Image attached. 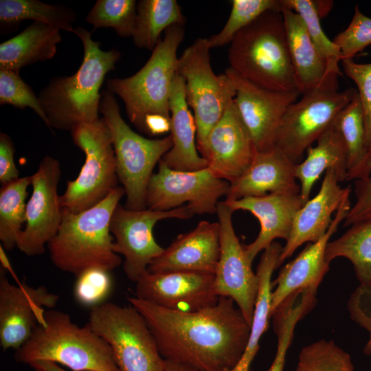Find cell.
<instances>
[{"instance_id":"obj_10","label":"cell","mask_w":371,"mask_h":371,"mask_svg":"<svg viewBox=\"0 0 371 371\" xmlns=\"http://www.w3.org/2000/svg\"><path fill=\"white\" fill-rule=\"evenodd\" d=\"M210 47L205 38H198L178 59L177 73L185 82L187 103L194 111L196 146L201 155L207 136L220 120L236 90L225 73L216 75L210 65Z\"/></svg>"},{"instance_id":"obj_3","label":"cell","mask_w":371,"mask_h":371,"mask_svg":"<svg viewBox=\"0 0 371 371\" xmlns=\"http://www.w3.org/2000/svg\"><path fill=\"white\" fill-rule=\"evenodd\" d=\"M124 194L123 187L117 186L87 210L74 213L63 208L60 225L47 244L51 260L58 269L78 276L91 268L111 271L120 265L122 259L113 249L110 223Z\"/></svg>"},{"instance_id":"obj_22","label":"cell","mask_w":371,"mask_h":371,"mask_svg":"<svg viewBox=\"0 0 371 371\" xmlns=\"http://www.w3.org/2000/svg\"><path fill=\"white\" fill-rule=\"evenodd\" d=\"M218 222L200 221L192 231L179 235L152 261L150 273L190 271L214 273L220 257Z\"/></svg>"},{"instance_id":"obj_15","label":"cell","mask_w":371,"mask_h":371,"mask_svg":"<svg viewBox=\"0 0 371 371\" xmlns=\"http://www.w3.org/2000/svg\"><path fill=\"white\" fill-rule=\"evenodd\" d=\"M60 176L58 161L49 155L30 176L32 196L26 205L25 227L17 248L29 256L44 253L45 246L56 235L62 221V207L57 188Z\"/></svg>"},{"instance_id":"obj_44","label":"cell","mask_w":371,"mask_h":371,"mask_svg":"<svg viewBox=\"0 0 371 371\" xmlns=\"http://www.w3.org/2000/svg\"><path fill=\"white\" fill-rule=\"evenodd\" d=\"M346 75L357 87L366 128V144L371 151V63H357L352 59L341 60Z\"/></svg>"},{"instance_id":"obj_34","label":"cell","mask_w":371,"mask_h":371,"mask_svg":"<svg viewBox=\"0 0 371 371\" xmlns=\"http://www.w3.org/2000/svg\"><path fill=\"white\" fill-rule=\"evenodd\" d=\"M30 176L18 178L0 189V240L4 249L11 250L17 246L26 221L27 188Z\"/></svg>"},{"instance_id":"obj_40","label":"cell","mask_w":371,"mask_h":371,"mask_svg":"<svg viewBox=\"0 0 371 371\" xmlns=\"http://www.w3.org/2000/svg\"><path fill=\"white\" fill-rule=\"evenodd\" d=\"M0 104H10L21 109L30 108L48 126L38 95L24 82L18 71L0 69Z\"/></svg>"},{"instance_id":"obj_7","label":"cell","mask_w":371,"mask_h":371,"mask_svg":"<svg viewBox=\"0 0 371 371\" xmlns=\"http://www.w3.org/2000/svg\"><path fill=\"white\" fill-rule=\"evenodd\" d=\"M100 112L111 132L118 180L126 195L124 207L142 210L146 207V188L153 168L172 146L171 135L148 139L135 131L123 120L113 93H101Z\"/></svg>"},{"instance_id":"obj_31","label":"cell","mask_w":371,"mask_h":371,"mask_svg":"<svg viewBox=\"0 0 371 371\" xmlns=\"http://www.w3.org/2000/svg\"><path fill=\"white\" fill-rule=\"evenodd\" d=\"M185 17L175 0H141L137 3L136 25L133 41L136 47L153 50L163 31L183 25Z\"/></svg>"},{"instance_id":"obj_21","label":"cell","mask_w":371,"mask_h":371,"mask_svg":"<svg viewBox=\"0 0 371 371\" xmlns=\"http://www.w3.org/2000/svg\"><path fill=\"white\" fill-rule=\"evenodd\" d=\"M224 202L233 212L248 211L259 221L258 235L251 243L244 246L251 262L276 239H289L296 214L304 205L300 192L271 193Z\"/></svg>"},{"instance_id":"obj_39","label":"cell","mask_w":371,"mask_h":371,"mask_svg":"<svg viewBox=\"0 0 371 371\" xmlns=\"http://www.w3.org/2000/svg\"><path fill=\"white\" fill-rule=\"evenodd\" d=\"M294 371H355L350 355L333 341L321 339L304 347Z\"/></svg>"},{"instance_id":"obj_38","label":"cell","mask_w":371,"mask_h":371,"mask_svg":"<svg viewBox=\"0 0 371 371\" xmlns=\"http://www.w3.org/2000/svg\"><path fill=\"white\" fill-rule=\"evenodd\" d=\"M282 4L299 14L316 48L327 63L330 74L341 76L339 63L341 61L340 51L330 41L320 24V18L312 0H280Z\"/></svg>"},{"instance_id":"obj_18","label":"cell","mask_w":371,"mask_h":371,"mask_svg":"<svg viewBox=\"0 0 371 371\" xmlns=\"http://www.w3.org/2000/svg\"><path fill=\"white\" fill-rule=\"evenodd\" d=\"M214 273L148 271L135 282V297L164 308L195 311L215 304Z\"/></svg>"},{"instance_id":"obj_41","label":"cell","mask_w":371,"mask_h":371,"mask_svg":"<svg viewBox=\"0 0 371 371\" xmlns=\"http://www.w3.org/2000/svg\"><path fill=\"white\" fill-rule=\"evenodd\" d=\"M74 295L82 306L91 308L104 303L113 287L110 271L94 267L76 276Z\"/></svg>"},{"instance_id":"obj_47","label":"cell","mask_w":371,"mask_h":371,"mask_svg":"<svg viewBox=\"0 0 371 371\" xmlns=\"http://www.w3.org/2000/svg\"><path fill=\"white\" fill-rule=\"evenodd\" d=\"M30 366L35 371H67L58 364L47 361H36L30 364Z\"/></svg>"},{"instance_id":"obj_12","label":"cell","mask_w":371,"mask_h":371,"mask_svg":"<svg viewBox=\"0 0 371 371\" xmlns=\"http://www.w3.org/2000/svg\"><path fill=\"white\" fill-rule=\"evenodd\" d=\"M158 168L150 178L146 192V207L152 210H170L188 203L194 214L216 213L218 199L229 188L228 181L215 176L207 167L177 170L160 159Z\"/></svg>"},{"instance_id":"obj_24","label":"cell","mask_w":371,"mask_h":371,"mask_svg":"<svg viewBox=\"0 0 371 371\" xmlns=\"http://www.w3.org/2000/svg\"><path fill=\"white\" fill-rule=\"evenodd\" d=\"M296 164L276 147L258 152L244 173L230 183L226 201L271 193L300 192Z\"/></svg>"},{"instance_id":"obj_13","label":"cell","mask_w":371,"mask_h":371,"mask_svg":"<svg viewBox=\"0 0 371 371\" xmlns=\"http://www.w3.org/2000/svg\"><path fill=\"white\" fill-rule=\"evenodd\" d=\"M194 214L187 205L167 211L131 210L120 203L111 219L110 230L113 235V249L124 257V271L128 279L136 282L147 271L153 260L164 249L155 240V224L166 218H191Z\"/></svg>"},{"instance_id":"obj_28","label":"cell","mask_w":371,"mask_h":371,"mask_svg":"<svg viewBox=\"0 0 371 371\" xmlns=\"http://www.w3.org/2000/svg\"><path fill=\"white\" fill-rule=\"evenodd\" d=\"M60 30L33 21L16 36L0 45V69L19 72L28 65L54 58L61 41Z\"/></svg>"},{"instance_id":"obj_42","label":"cell","mask_w":371,"mask_h":371,"mask_svg":"<svg viewBox=\"0 0 371 371\" xmlns=\"http://www.w3.org/2000/svg\"><path fill=\"white\" fill-rule=\"evenodd\" d=\"M333 41L340 51L341 60L352 59L371 44V18L363 14L357 5L348 26Z\"/></svg>"},{"instance_id":"obj_45","label":"cell","mask_w":371,"mask_h":371,"mask_svg":"<svg viewBox=\"0 0 371 371\" xmlns=\"http://www.w3.org/2000/svg\"><path fill=\"white\" fill-rule=\"evenodd\" d=\"M348 309L350 318L369 333L363 352L371 355V288L359 285L352 293Z\"/></svg>"},{"instance_id":"obj_32","label":"cell","mask_w":371,"mask_h":371,"mask_svg":"<svg viewBox=\"0 0 371 371\" xmlns=\"http://www.w3.org/2000/svg\"><path fill=\"white\" fill-rule=\"evenodd\" d=\"M316 293L312 289L297 291L285 299L273 312L271 317L278 344L273 360L267 371H284L295 326L314 307Z\"/></svg>"},{"instance_id":"obj_4","label":"cell","mask_w":371,"mask_h":371,"mask_svg":"<svg viewBox=\"0 0 371 371\" xmlns=\"http://www.w3.org/2000/svg\"><path fill=\"white\" fill-rule=\"evenodd\" d=\"M17 363L39 361L60 364L72 371H119L109 344L87 324L79 326L69 314L45 311L31 337L15 350Z\"/></svg>"},{"instance_id":"obj_20","label":"cell","mask_w":371,"mask_h":371,"mask_svg":"<svg viewBox=\"0 0 371 371\" xmlns=\"http://www.w3.org/2000/svg\"><path fill=\"white\" fill-rule=\"evenodd\" d=\"M351 207L350 196L346 198L335 212L326 234L317 241L308 243L305 248L279 271L272 281L275 286L271 293V317L279 305L292 293L302 289L317 290L330 263L326 259V249L331 236L346 218Z\"/></svg>"},{"instance_id":"obj_30","label":"cell","mask_w":371,"mask_h":371,"mask_svg":"<svg viewBox=\"0 0 371 371\" xmlns=\"http://www.w3.org/2000/svg\"><path fill=\"white\" fill-rule=\"evenodd\" d=\"M76 19L74 10L60 4H49L38 0L0 1L1 33L9 32L26 20L45 23L73 33L72 24Z\"/></svg>"},{"instance_id":"obj_19","label":"cell","mask_w":371,"mask_h":371,"mask_svg":"<svg viewBox=\"0 0 371 371\" xmlns=\"http://www.w3.org/2000/svg\"><path fill=\"white\" fill-rule=\"evenodd\" d=\"M257 153L233 100L210 131L202 157L215 176L231 183L244 173Z\"/></svg>"},{"instance_id":"obj_43","label":"cell","mask_w":371,"mask_h":371,"mask_svg":"<svg viewBox=\"0 0 371 371\" xmlns=\"http://www.w3.org/2000/svg\"><path fill=\"white\" fill-rule=\"evenodd\" d=\"M350 180H355V201L344 221V227L371 220V151Z\"/></svg>"},{"instance_id":"obj_5","label":"cell","mask_w":371,"mask_h":371,"mask_svg":"<svg viewBox=\"0 0 371 371\" xmlns=\"http://www.w3.org/2000/svg\"><path fill=\"white\" fill-rule=\"evenodd\" d=\"M228 60L234 73L260 87L298 91L281 11L267 12L240 31Z\"/></svg>"},{"instance_id":"obj_27","label":"cell","mask_w":371,"mask_h":371,"mask_svg":"<svg viewBox=\"0 0 371 371\" xmlns=\"http://www.w3.org/2000/svg\"><path fill=\"white\" fill-rule=\"evenodd\" d=\"M334 170L339 181H347L348 158L343 139L333 125L316 141L315 146L306 150V157L295 165V175L300 182V194L305 204L320 176L328 170Z\"/></svg>"},{"instance_id":"obj_23","label":"cell","mask_w":371,"mask_h":371,"mask_svg":"<svg viewBox=\"0 0 371 371\" xmlns=\"http://www.w3.org/2000/svg\"><path fill=\"white\" fill-rule=\"evenodd\" d=\"M339 183L334 170H328L324 173L317 194L297 212L290 236L279 256L278 267L292 256L301 245L316 242L326 234L333 219V214L350 196V188H342Z\"/></svg>"},{"instance_id":"obj_9","label":"cell","mask_w":371,"mask_h":371,"mask_svg":"<svg viewBox=\"0 0 371 371\" xmlns=\"http://www.w3.org/2000/svg\"><path fill=\"white\" fill-rule=\"evenodd\" d=\"M87 324L109 344L119 371H165V359L148 326L131 304L95 306Z\"/></svg>"},{"instance_id":"obj_17","label":"cell","mask_w":371,"mask_h":371,"mask_svg":"<svg viewBox=\"0 0 371 371\" xmlns=\"http://www.w3.org/2000/svg\"><path fill=\"white\" fill-rule=\"evenodd\" d=\"M225 74L235 86V105L257 151L272 148L286 111L300 93L297 91H273L260 87L239 76L229 67Z\"/></svg>"},{"instance_id":"obj_2","label":"cell","mask_w":371,"mask_h":371,"mask_svg":"<svg viewBox=\"0 0 371 371\" xmlns=\"http://www.w3.org/2000/svg\"><path fill=\"white\" fill-rule=\"evenodd\" d=\"M73 33L83 45L80 66L71 76L52 78L38 94L47 127L71 132L80 124L100 117V88L121 56L116 49H101L100 43L94 41L91 32L82 27L74 28Z\"/></svg>"},{"instance_id":"obj_25","label":"cell","mask_w":371,"mask_h":371,"mask_svg":"<svg viewBox=\"0 0 371 371\" xmlns=\"http://www.w3.org/2000/svg\"><path fill=\"white\" fill-rule=\"evenodd\" d=\"M280 11L300 93L324 86H338V76L329 74L326 60L313 43L299 14L282 4Z\"/></svg>"},{"instance_id":"obj_46","label":"cell","mask_w":371,"mask_h":371,"mask_svg":"<svg viewBox=\"0 0 371 371\" xmlns=\"http://www.w3.org/2000/svg\"><path fill=\"white\" fill-rule=\"evenodd\" d=\"M14 146L11 137L5 133H0V182L5 184L19 177L14 159Z\"/></svg>"},{"instance_id":"obj_49","label":"cell","mask_w":371,"mask_h":371,"mask_svg":"<svg viewBox=\"0 0 371 371\" xmlns=\"http://www.w3.org/2000/svg\"><path fill=\"white\" fill-rule=\"evenodd\" d=\"M165 371H199L188 366L165 359Z\"/></svg>"},{"instance_id":"obj_48","label":"cell","mask_w":371,"mask_h":371,"mask_svg":"<svg viewBox=\"0 0 371 371\" xmlns=\"http://www.w3.org/2000/svg\"><path fill=\"white\" fill-rule=\"evenodd\" d=\"M315 10L320 19L326 16L330 11L333 6L332 1H313Z\"/></svg>"},{"instance_id":"obj_36","label":"cell","mask_w":371,"mask_h":371,"mask_svg":"<svg viewBox=\"0 0 371 371\" xmlns=\"http://www.w3.org/2000/svg\"><path fill=\"white\" fill-rule=\"evenodd\" d=\"M137 2L134 0H98L86 21L93 29L113 28L121 37H133L136 25Z\"/></svg>"},{"instance_id":"obj_6","label":"cell","mask_w":371,"mask_h":371,"mask_svg":"<svg viewBox=\"0 0 371 371\" xmlns=\"http://www.w3.org/2000/svg\"><path fill=\"white\" fill-rule=\"evenodd\" d=\"M183 25H174L164 32L146 64L133 75L109 78L106 90L123 101L127 116L142 133L149 118L170 119V98L177 74L178 47L183 40Z\"/></svg>"},{"instance_id":"obj_26","label":"cell","mask_w":371,"mask_h":371,"mask_svg":"<svg viewBox=\"0 0 371 371\" xmlns=\"http://www.w3.org/2000/svg\"><path fill=\"white\" fill-rule=\"evenodd\" d=\"M188 106L185 82L177 73L170 98L172 146L161 159L168 167L177 170L193 171L207 167L206 160L196 150V122Z\"/></svg>"},{"instance_id":"obj_1","label":"cell","mask_w":371,"mask_h":371,"mask_svg":"<svg viewBox=\"0 0 371 371\" xmlns=\"http://www.w3.org/2000/svg\"><path fill=\"white\" fill-rule=\"evenodd\" d=\"M127 300L144 318L166 360L199 371H227L247 347L251 326L229 297L195 311L168 309L135 296Z\"/></svg>"},{"instance_id":"obj_8","label":"cell","mask_w":371,"mask_h":371,"mask_svg":"<svg viewBox=\"0 0 371 371\" xmlns=\"http://www.w3.org/2000/svg\"><path fill=\"white\" fill-rule=\"evenodd\" d=\"M74 143L85 155L78 176L67 181L60 196L63 208L77 213L93 207L117 186L116 159L111 135L103 117L76 126L71 131Z\"/></svg>"},{"instance_id":"obj_33","label":"cell","mask_w":371,"mask_h":371,"mask_svg":"<svg viewBox=\"0 0 371 371\" xmlns=\"http://www.w3.org/2000/svg\"><path fill=\"white\" fill-rule=\"evenodd\" d=\"M325 256L329 263L337 258L348 259L359 285L371 288V220L353 224L341 236L330 240Z\"/></svg>"},{"instance_id":"obj_14","label":"cell","mask_w":371,"mask_h":371,"mask_svg":"<svg viewBox=\"0 0 371 371\" xmlns=\"http://www.w3.org/2000/svg\"><path fill=\"white\" fill-rule=\"evenodd\" d=\"M216 214L220 225V257L214 273V289L219 297L234 300L247 323L252 322L259 282L256 273L236 235L233 211L224 202H218Z\"/></svg>"},{"instance_id":"obj_35","label":"cell","mask_w":371,"mask_h":371,"mask_svg":"<svg viewBox=\"0 0 371 371\" xmlns=\"http://www.w3.org/2000/svg\"><path fill=\"white\" fill-rule=\"evenodd\" d=\"M333 125L339 132L346 146L347 181H349L368 153L363 114L357 90L350 102L338 113Z\"/></svg>"},{"instance_id":"obj_37","label":"cell","mask_w":371,"mask_h":371,"mask_svg":"<svg viewBox=\"0 0 371 371\" xmlns=\"http://www.w3.org/2000/svg\"><path fill=\"white\" fill-rule=\"evenodd\" d=\"M229 18L223 29L207 38L210 48L230 43L242 30L269 11H280V0H232Z\"/></svg>"},{"instance_id":"obj_11","label":"cell","mask_w":371,"mask_h":371,"mask_svg":"<svg viewBox=\"0 0 371 371\" xmlns=\"http://www.w3.org/2000/svg\"><path fill=\"white\" fill-rule=\"evenodd\" d=\"M355 91H339L338 86H324L303 94L286 111L273 147L297 164L304 152L333 125Z\"/></svg>"},{"instance_id":"obj_16","label":"cell","mask_w":371,"mask_h":371,"mask_svg":"<svg viewBox=\"0 0 371 371\" xmlns=\"http://www.w3.org/2000/svg\"><path fill=\"white\" fill-rule=\"evenodd\" d=\"M59 296L45 286L25 282L13 284L0 271V345L3 350H17L42 322L47 309L56 307Z\"/></svg>"},{"instance_id":"obj_29","label":"cell","mask_w":371,"mask_h":371,"mask_svg":"<svg viewBox=\"0 0 371 371\" xmlns=\"http://www.w3.org/2000/svg\"><path fill=\"white\" fill-rule=\"evenodd\" d=\"M282 247L274 241L261 255L256 274L259 286L256 300L251 331L245 352L232 369L227 371H250L251 364L259 349L261 337L268 328L271 317L272 274L277 269Z\"/></svg>"}]
</instances>
